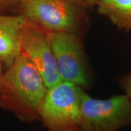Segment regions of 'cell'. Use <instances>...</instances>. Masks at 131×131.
I'll list each match as a JSON object with an SVG mask.
<instances>
[{"mask_svg": "<svg viewBox=\"0 0 131 131\" xmlns=\"http://www.w3.org/2000/svg\"><path fill=\"white\" fill-rule=\"evenodd\" d=\"M122 86L125 95L129 98L131 102V74L124 78L122 82Z\"/></svg>", "mask_w": 131, "mask_h": 131, "instance_id": "10", "label": "cell"}, {"mask_svg": "<svg viewBox=\"0 0 131 131\" xmlns=\"http://www.w3.org/2000/svg\"><path fill=\"white\" fill-rule=\"evenodd\" d=\"M3 69H2V66L0 64V80H1V78H2V76L3 74Z\"/></svg>", "mask_w": 131, "mask_h": 131, "instance_id": "12", "label": "cell"}, {"mask_svg": "<svg viewBox=\"0 0 131 131\" xmlns=\"http://www.w3.org/2000/svg\"><path fill=\"white\" fill-rule=\"evenodd\" d=\"M21 0H0V14L11 13L19 9Z\"/></svg>", "mask_w": 131, "mask_h": 131, "instance_id": "9", "label": "cell"}, {"mask_svg": "<svg viewBox=\"0 0 131 131\" xmlns=\"http://www.w3.org/2000/svg\"><path fill=\"white\" fill-rule=\"evenodd\" d=\"M76 4L79 5L82 7H87L96 5L98 2V0H71Z\"/></svg>", "mask_w": 131, "mask_h": 131, "instance_id": "11", "label": "cell"}, {"mask_svg": "<svg viewBox=\"0 0 131 131\" xmlns=\"http://www.w3.org/2000/svg\"><path fill=\"white\" fill-rule=\"evenodd\" d=\"M84 93L82 88L64 81L47 89L39 110L46 131H80Z\"/></svg>", "mask_w": 131, "mask_h": 131, "instance_id": "2", "label": "cell"}, {"mask_svg": "<svg viewBox=\"0 0 131 131\" xmlns=\"http://www.w3.org/2000/svg\"><path fill=\"white\" fill-rule=\"evenodd\" d=\"M131 125V102L126 95L106 99L82 96L80 131H119Z\"/></svg>", "mask_w": 131, "mask_h": 131, "instance_id": "4", "label": "cell"}, {"mask_svg": "<svg viewBox=\"0 0 131 131\" xmlns=\"http://www.w3.org/2000/svg\"><path fill=\"white\" fill-rule=\"evenodd\" d=\"M20 53L37 69L47 88L62 81L47 31L26 20L20 35Z\"/></svg>", "mask_w": 131, "mask_h": 131, "instance_id": "6", "label": "cell"}, {"mask_svg": "<svg viewBox=\"0 0 131 131\" xmlns=\"http://www.w3.org/2000/svg\"><path fill=\"white\" fill-rule=\"evenodd\" d=\"M98 12L120 29H131V0H98Z\"/></svg>", "mask_w": 131, "mask_h": 131, "instance_id": "8", "label": "cell"}, {"mask_svg": "<svg viewBox=\"0 0 131 131\" xmlns=\"http://www.w3.org/2000/svg\"><path fill=\"white\" fill-rule=\"evenodd\" d=\"M82 8L71 0H21L19 10L27 20L47 32L79 34Z\"/></svg>", "mask_w": 131, "mask_h": 131, "instance_id": "3", "label": "cell"}, {"mask_svg": "<svg viewBox=\"0 0 131 131\" xmlns=\"http://www.w3.org/2000/svg\"><path fill=\"white\" fill-rule=\"evenodd\" d=\"M57 69L62 81L85 88L89 75L82 44L78 34L47 32Z\"/></svg>", "mask_w": 131, "mask_h": 131, "instance_id": "5", "label": "cell"}, {"mask_svg": "<svg viewBox=\"0 0 131 131\" xmlns=\"http://www.w3.org/2000/svg\"><path fill=\"white\" fill-rule=\"evenodd\" d=\"M26 19L21 13L0 14V64L8 67L20 54V35Z\"/></svg>", "mask_w": 131, "mask_h": 131, "instance_id": "7", "label": "cell"}, {"mask_svg": "<svg viewBox=\"0 0 131 131\" xmlns=\"http://www.w3.org/2000/svg\"><path fill=\"white\" fill-rule=\"evenodd\" d=\"M47 89L37 69L20 53L2 76L0 107L24 122L39 120Z\"/></svg>", "mask_w": 131, "mask_h": 131, "instance_id": "1", "label": "cell"}]
</instances>
